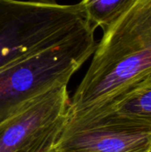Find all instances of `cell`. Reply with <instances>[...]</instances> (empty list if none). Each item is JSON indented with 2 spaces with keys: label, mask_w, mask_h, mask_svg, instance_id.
<instances>
[{
  "label": "cell",
  "mask_w": 151,
  "mask_h": 152,
  "mask_svg": "<svg viewBox=\"0 0 151 152\" xmlns=\"http://www.w3.org/2000/svg\"><path fill=\"white\" fill-rule=\"evenodd\" d=\"M70 98L66 124L98 118L151 75V0H138L104 31Z\"/></svg>",
  "instance_id": "obj_1"
},
{
  "label": "cell",
  "mask_w": 151,
  "mask_h": 152,
  "mask_svg": "<svg viewBox=\"0 0 151 152\" xmlns=\"http://www.w3.org/2000/svg\"><path fill=\"white\" fill-rule=\"evenodd\" d=\"M95 28L87 22L67 39L28 54L0 69V122L21 105L61 85L93 54Z\"/></svg>",
  "instance_id": "obj_2"
},
{
  "label": "cell",
  "mask_w": 151,
  "mask_h": 152,
  "mask_svg": "<svg viewBox=\"0 0 151 152\" xmlns=\"http://www.w3.org/2000/svg\"><path fill=\"white\" fill-rule=\"evenodd\" d=\"M87 22L78 4L0 0V69L67 39Z\"/></svg>",
  "instance_id": "obj_3"
},
{
  "label": "cell",
  "mask_w": 151,
  "mask_h": 152,
  "mask_svg": "<svg viewBox=\"0 0 151 152\" xmlns=\"http://www.w3.org/2000/svg\"><path fill=\"white\" fill-rule=\"evenodd\" d=\"M151 126L106 117L65 126L55 148L62 152H146Z\"/></svg>",
  "instance_id": "obj_4"
},
{
  "label": "cell",
  "mask_w": 151,
  "mask_h": 152,
  "mask_svg": "<svg viewBox=\"0 0 151 152\" xmlns=\"http://www.w3.org/2000/svg\"><path fill=\"white\" fill-rule=\"evenodd\" d=\"M68 85L57 86L27 102L0 122V152H12L43 128L67 116Z\"/></svg>",
  "instance_id": "obj_5"
},
{
  "label": "cell",
  "mask_w": 151,
  "mask_h": 152,
  "mask_svg": "<svg viewBox=\"0 0 151 152\" xmlns=\"http://www.w3.org/2000/svg\"><path fill=\"white\" fill-rule=\"evenodd\" d=\"M106 117H113L136 124L151 126V75L147 77L133 90L113 104L103 115L88 122L95 121Z\"/></svg>",
  "instance_id": "obj_6"
},
{
  "label": "cell",
  "mask_w": 151,
  "mask_h": 152,
  "mask_svg": "<svg viewBox=\"0 0 151 152\" xmlns=\"http://www.w3.org/2000/svg\"><path fill=\"white\" fill-rule=\"evenodd\" d=\"M138 0H82L78 4L86 20L105 31L126 13Z\"/></svg>",
  "instance_id": "obj_7"
},
{
  "label": "cell",
  "mask_w": 151,
  "mask_h": 152,
  "mask_svg": "<svg viewBox=\"0 0 151 152\" xmlns=\"http://www.w3.org/2000/svg\"><path fill=\"white\" fill-rule=\"evenodd\" d=\"M67 116L43 128L12 152H50L53 151L63 131Z\"/></svg>",
  "instance_id": "obj_8"
},
{
  "label": "cell",
  "mask_w": 151,
  "mask_h": 152,
  "mask_svg": "<svg viewBox=\"0 0 151 152\" xmlns=\"http://www.w3.org/2000/svg\"><path fill=\"white\" fill-rule=\"evenodd\" d=\"M50 152H62V151H58V150H57L56 148H54V149H53V151H51Z\"/></svg>",
  "instance_id": "obj_9"
},
{
  "label": "cell",
  "mask_w": 151,
  "mask_h": 152,
  "mask_svg": "<svg viewBox=\"0 0 151 152\" xmlns=\"http://www.w3.org/2000/svg\"><path fill=\"white\" fill-rule=\"evenodd\" d=\"M146 152H151V145H150V148L148 149V151H146Z\"/></svg>",
  "instance_id": "obj_10"
}]
</instances>
